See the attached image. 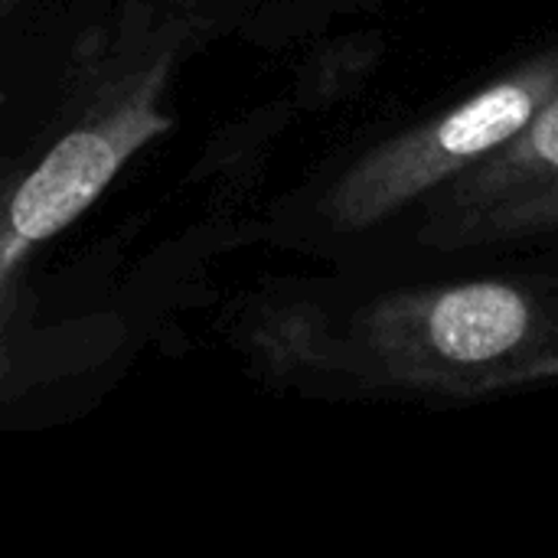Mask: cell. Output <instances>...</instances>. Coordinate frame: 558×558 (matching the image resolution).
Wrapping results in <instances>:
<instances>
[{
  "label": "cell",
  "instance_id": "cell-1",
  "mask_svg": "<svg viewBox=\"0 0 558 558\" xmlns=\"http://www.w3.org/2000/svg\"><path fill=\"white\" fill-rule=\"evenodd\" d=\"M163 29L167 23L141 16V3L124 13L52 114L0 170V343L33 258L167 131L177 36L167 39Z\"/></svg>",
  "mask_w": 558,
  "mask_h": 558
},
{
  "label": "cell",
  "instance_id": "cell-2",
  "mask_svg": "<svg viewBox=\"0 0 558 558\" xmlns=\"http://www.w3.org/2000/svg\"><path fill=\"white\" fill-rule=\"evenodd\" d=\"M556 92L558 49H553L458 108L369 150L330 190L327 216L337 229H366L389 219L517 137Z\"/></svg>",
  "mask_w": 558,
  "mask_h": 558
},
{
  "label": "cell",
  "instance_id": "cell-3",
  "mask_svg": "<svg viewBox=\"0 0 558 558\" xmlns=\"http://www.w3.org/2000/svg\"><path fill=\"white\" fill-rule=\"evenodd\" d=\"M543 324L523 291L474 281L386 304L369 337L402 376H477L533 350Z\"/></svg>",
  "mask_w": 558,
  "mask_h": 558
},
{
  "label": "cell",
  "instance_id": "cell-4",
  "mask_svg": "<svg viewBox=\"0 0 558 558\" xmlns=\"http://www.w3.org/2000/svg\"><path fill=\"white\" fill-rule=\"evenodd\" d=\"M558 229V92L490 157L451 180L438 213L445 242H494Z\"/></svg>",
  "mask_w": 558,
  "mask_h": 558
},
{
  "label": "cell",
  "instance_id": "cell-5",
  "mask_svg": "<svg viewBox=\"0 0 558 558\" xmlns=\"http://www.w3.org/2000/svg\"><path fill=\"white\" fill-rule=\"evenodd\" d=\"M26 3H33V0H0V23L10 20V16H13L16 10H23Z\"/></svg>",
  "mask_w": 558,
  "mask_h": 558
}]
</instances>
